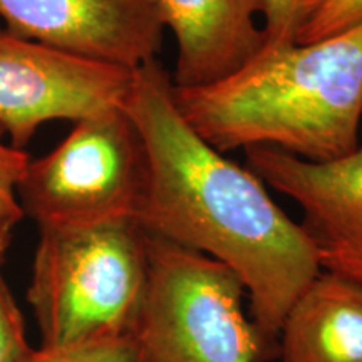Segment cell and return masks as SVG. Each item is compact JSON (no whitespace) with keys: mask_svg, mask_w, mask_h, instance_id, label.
<instances>
[{"mask_svg":"<svg viewBox=\"0 0 362 362\" xmlns=\"http://www.w3.org/2000/svg\"><path fill=\"white\" fill-rule=\"evenodd\" d=\"M123 110L146 155L138 223L149 237L228 267L245 287L267 361L275 359L285 315L322 272L304 228L250 168L208 144L183 119L171 74L158 59L133 72Z\"/></svg>","mask_w":362,"mask_h":362,"instance_id":"1","label":"cell"},{"mask_svg":"<svg viewBox=\"0 0 362 362\" xmlns=\"http://www.w3.org/2000/svg\"><path fill=\"white\" fill-rule=\"evenodd\" d=\"M30 352L24 317L0 274V362H24Z\"/></svg>","mask_w":362,"mask_h":362,"instance_id":"13","label":"cell"},{"mask_svg":"<svg viewBox=\"0 0 362 362\" xmlns=\"http://www.w3.org/2000/svg\"><path fill=\"white\" fill-rule=\"evenodd\" d=\"M245 156L247 168L302 210L320 270L362 284V138L351 155L325 163L274 148L245 149Z\"/></svg>","mask_w":362,"mask_h":362,"instance_id":"7","label":"cell"},{"mask_svg":"<svg viewBox=\"0 0 362 362\" xmlns=\"http://www.w3.org/2000/svg\"><path fill=\"white\" fill-rule=\"evenodd\" d=\"M24 362H149L138 336L107 339L62 349H33Z\"/></svg>","mask_w":362,"mask_h":362,"instance_id":"12","label":"cell"},{"mask_svg":"<svg viewBox=\"0 0 362 362\" xmlns=\"http://www.w3.org/2000/svg\"><path fill=\"white\" fill-rule=\"evenodd\" d=\"M7 30L76 56L136 71L156 61V0H0Z\"/></svg>","mask_w":362,"mask_h":362,"instance_id":"8","label":"cell"},{"mask_svg":"<svg viewBox=\"0 0 362 362\" xmlns=\"http://www.w3.org/2000/svg\"><path fill=\"white\" fill-rule=\"evenodd\" d=\"M362 22V0H329L305 29L298 35L297 44H309L329 37Z\"/></svg>","mask_w":362,"mask_h":362,"instance_id":"15","label":"cell"},{"mask_svg":"<svg viewBox=\"0 0 362 362\" xmlns=\"http://www.w3.org/2000/svg\"><path fill=\"white\" fill-rule=\"evenodd\" d=\"M262 51L297 44L298 35L329 0H262Z\"/></svg>","mask_w":362,"mask_h":362,"instance_id":"11","label":"cell"},{"mask_svg":"<svg viewBox=\"0 0 362 362\" xmlns=\"http://www.w3.org/2000/svg\"><path fill=\"white\" fill-rule=\"evenodd\" d=\"M183 119L220 153L274 148L334 161L362 138V22L309 44L262 51L228 78L175 88Z\"/></svg>","mask_w":362,"mask_h":362,"instance_id":"2","label":"cell"},{"mask_svg":"<svg viewBox=\"0 0 362 362\" xmlns=\"http://www.w3.org/2000/svg\"><path fill=\"white\" fill-rule=\"evenodd\" d=\"M148 260L138 339L149 362H267L228 267L149 235Z\"/></svg>","mask_w":362,"mask_h":362,"instance_id":"4","label":"cell"},{"mask_svg":"<svg viewBox=\"0 0 362 362\" xmlns=\"http://www.w3.org/2000/svg\"><path fill=\"white\" fill-rule=\"evenodd\" d=\"M19 221L8 218V216H0V269H2L4 259L12 242V230Z\"/></svg>","mask_w":362,"mask_h":362,"instance_id":"16","label":"cell"},{"mask_svg":"<svg viewBox=\"0 0 362 362\" xmlns=\"http://www.w3.org/2000/svg\"><path fill=\"white\" fill-rule=\"evenodd\" d=\"M133 72L0 30V128L24 149L47 121L123 106Z\"/></svg>","mask_w":362,"mask_h":362,"instance_id":"6","label":"cell"},{"mask_svg":"<svg viewBox=\"0 0 362 362\" xmlns=\"http://www.w3.org/2000/svg\"><path fill=\"white\" fill-rule=\"evenodd\" d=\"M143 141L123 106L96 112L51 153L29 160L17 200L37 226L136 218L146 188Z\"/></svg>","mask_w":362,"mask_h":362,"instance_id":"5","label":"cell"},{"mask_svg":"<svg viewBox=\"0 0 362 362\" xmlns=\"http://www.w3.org/2000/svg\"><path fill=\"white\" fill-rule=\"evenodd\" d=\"M176 45L175 88L228 78L262 49V0H156Z\"/></svg>","mask_w":362,"mask_h":362,"instance_id":"9","label":"cell"},{"mask_svg":"<svg viewBox=\"0 0 362 362\" xmlns=\"http://www.w3.org/2000/svg\"><path fill=\"white\" fill-rule=\"evenodd\" d=\"M148 233L136 218L39 226L27 300L42 349L138 336Z\"/></svg>","mask_w":362,"mask_h":362,"instance_id":"3","label":"cell"},{"mask_svg":"<svg viewBox=\"0 0 362 362\" xmlns=\"http://www.w3.org/2000/svg\"><path fill=\"white\" fill-rule=\"evenodd\" d=\"M282 362H362V284L320 272L279 332Z\"/></svg>","mask_w":362,"mask_h":362,"instance_id":"10","label":"cell"},{"mask_svg":"<svg viewBox=\"0 0 362 362\" xmlns=\"http://www.w3.org/2000/svg\"><path fill=\"white\" fill-rule=\"evenodd\" d=\"M29 155L24 149L13 148L0 128V216L21 221L24 211L17 200V185L24 175Z\"/></svg>","mask_w":362,"mask_h":362,"instance_id":"14","label":"cell"}]
</instances>
